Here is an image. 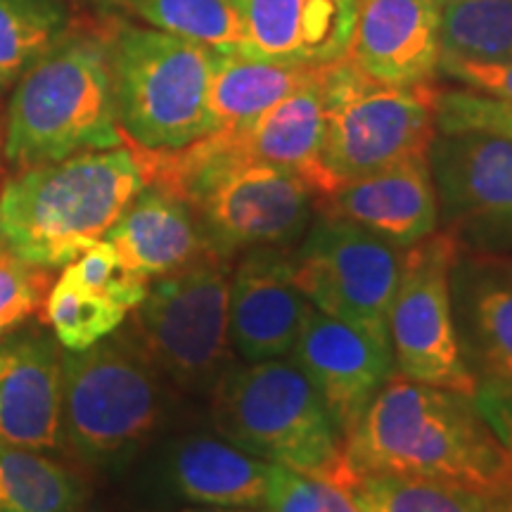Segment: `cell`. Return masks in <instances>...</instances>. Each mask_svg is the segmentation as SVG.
<instances>
[{
    "label": "cell",
    "mask_w": 512,
    "mask_h": 512,
    "mask_svg": "<svg viewBox=\"0 0 512 512\" xmlns=\"http://www.w3.org/2000/svg\"><path fill=\"white\" fill-rule=\"evenodd\" d=\"M347 475H408L512 498V467L472 394L392 375L342 439Z\"/></svg>",
    "instance_id": "obj_1"
},
{
    "label": "cell",
    "mask_w": 512,
    "mask_h": 512,
    "mask_svg": "<svg viewBox=\"0 0 512 512\" xmlns=\"http://www.w3.org/2000/svg\"><path fill=\"white\" fill-rule=\"evenodd\" d=\"M136 150L145 181L188 202L221 259L290 247L309 228L316 192L297 171L228 157L211 133L181 150Z\"/></svg>",
    "instance_id": "obj_2"
},
{
    "label": "cell",
    "mask_w": 512,
    "mask_h": 512,
    "mask_svg": "<svg viewBox=\"0 0 512 512\" xmlns=\"http://www.w3.org/2000/svg\"><path fill=\"white\" fill-rule=\"evenodd\" d=\"M147 185L133 145L31 166L0 185V249L64 268L98 245Z\"/></svg>",
    "instance_id": "obj_3"
},
{
    "label": "cell",
    "mask_w": 512,
    "mask_h": 512,
    "mask_svg": "<svg viewBox=\"0 0 512 512\" xmlns=\"http://www.w3.org/2000/svg\"><path fill=\"white\" fill-rule=\"evenodd\" d=\"M119 145L126 138L107 46L93 36L67 34L15 83L3 126V159L22 171Z\"/></svg>",
    "instance_id": "obj_4"
},
{
    "label": "cell",
    "mask_w": 512,
    "mask_h": 512,
    "mask_svg": "<svg viewBox=\"0 0 512 512\" xmlns=\"http://www.w3.org/2000/svg\"><path fill=\"white\" fill-rule=\"evenodd\" d=\"M209 394L219 437L266 463L342 486V437L294 361L233 363Z\"/></svg>",
    "instance_id": "obj_5"
},
{
    "label": "cell",
    "mask_w": 512,
    "mask_h": 512,
    "mask_svg": "<svg viewBox=\"0 0 512 512\" xmlns=\"http://www.w3.org/2000/svg\"><path fill=\"white\" fill-rule=\"evenodd\" d=\"M131 325L62 358L64 444L93 467H119L164 415V382Z\"/></svg>",
    "instance_id": "obj_6"
},
{
    "label": "cell",
    "mask_w": 512,
    "mask_h": 512,
    "mask_svg": "<svg viewBox=\"0 0 512 512\" xmlns=\"http://www.w3.org/2000/svg\"><path fill=\"white\" fill-rule=\"evenodd\" d=\"M107 55L126 143L166 152L209 136L214 50L152 27H121Z\"/></svg>",
    "instance_id": "obj_7"
},
{
    "label": "cell",
    "mask_w": 512,
    "mask_h": 512,
    "mask_svg": "<svg viewBox=\"0 0 512 512\" xmlns=\"http://www.w3.org/2000/svg\"><path fill=\"white\" fill-rule=\"evenodd\" d=\"M325 133L320 169L328 195L401 159L427 155L437 136V88H394L370 79L354 62L323 67ZM318 202V200H316Z\"/></svg>",
    "instance_id": "obj_8"
},
{
    "label": "cell",
    "mask_w": 512,
    "mask_h": 512,
    "mask_svg": "<svg viewBox=\"0 0 512 512\" xmlns=\"http://www.w3.org/2000/svg\"><path fill=\"white\" fill-rule=\"evenodd\" d=\"M230 261L207 256L183 271L150 280L133 309L136 332L159 373L188 392H211L233 366L228 294Z\"/></svg>",
    "instance_id": "obj_9"
},
{
    "label": "cell",
    "mask_w": 512,
    "mask_h": 512,
    "mask_svg": "<svg viewBox=\"0 0 512 512\" xmlns=\"http://www.w3.org/2000/svg\"><path fill=\"white\" fill-rule=\"evenodd\" d=\"M403 252L356 223L320 216L292 249L294 283L313 309L342 320L384 349Z\"/></svg>",
    "instance_id": "obj_10"
},
{
    "label": "cell",
    "mask_w": 512,
    "mask_h": 512,
    "mask_svg": "<svg viewBox=\"0 0 512 512\" xmlns=\"http://www.w3.org/2000/svg\"><path fill=\"white\" fill-rule=\"evenodd\" d=\"M458 256L460 240L451 230H437L403 249L401 278L389 311V344L396 375L475 394L477 380L460 351L453 316L451 275Z\"/></svg>",
    "instance_id": "obj_11"
},
{
    "label": "cell",
    "mask_w": 512,
    "mask_h": 512,
    "mask_svg": "<svg viewBox=\"0 0 512 512\" xmlns=\"http://www.w3.org/2000/svg\"><path fill=\"white\" fill-rule=\"evenodd\" d=\"M290 354L342 439L394 375L392 349L313 306L306 311Z\"/></svg>",
    "instance_id": "obj_12"
},
{
    "label": "cell",
    "mask_w": 512,
    "mask_h": 512,
    "mask_svg": "<svg viewBox=\"0 0 512 512\" xmlns=\"http://www.w3.org/2000/svg\"><path fill=\"white\" fill-rule=\"evenodd\" d=\"M439 219L512 238V140L482 131L437 133L427 152Z\"/></svg>",
    "instance_id": "obj_13"
},
{
    "label": "cell",
    "mask_w": 512,
    "mask_h": 512,
    "mask_svg": "<svg viewBox=\"0 0 512 512\" xmlns=\"http://www.w3.org/2000/svg\"><path fill=\"white\" fill-rule=\"evenodd\" d=\"M311 302L292 273L290 247H256L230 268V342L245 363L283 358L297 342Z\"/></svg>",
    "instance_id": "obj_14"
},
{
    "label": "cell",
    "mask_w": 512,
    "mask_h": 512,
    "mask_svg": "<svg viewBox=\"0 0 512 512\" xmlns=\"http://www.w3.org/2000/svg\"><path fill=\"white\" fill-rule=\"evenodd\" d=\"M62 358L53 332L41 328L0 339V441L31 451L64 444Z\"/></svg>",
    "instance_id": "obj_15"
},
{
    "label": "cell",
    "mask_w": 512,
    "mask_h": 512,
    "mask_svg": "<svg viewBox=\"0 0 512 512\" xmlns=\"http://www.w3.org/2000/svg\"><path fill=\"white\" fill-rule=\"evenodd\" d=\"M441 55V0H358L349 60L370 79L430 86Z\"/></svg>",
    "instance_id": "obj_16"
},
{
    "label": "cell",
    "mask_w": 512,
    "mask_h": 512,
    "mask_svg": "<svg viewBox=\"0 0 512 512\" xmlns=\"http://www.w3.org/2000/svg\"><path fill=\"white\" fill-rule=\"evenodd\" d=\"M318 204L325 216L356 223L401 252L439 228V200L427 155L337 185Z\"/></svg>",
    "instance_id": "obj_17"
},
{
    "label": "cell",
    "mask_w": 512,
    "mask_h": 512,
    "mask_svg": "<svg viewBox=\"0 0 512 512\" xmlns=\"http://www.w3.org/2000/svg\"><path fill=\"white\" fill-rule=\"evenodd\" d=\"M245 24L242 55L299 69L349 57L358 0H238Z\"/></svg>",
    "instance_id": "obj_18"
},
{
    "label": "cell",
    "mask_w": 512,
    "mask_h": 512,
    "mask_svg": "<svg viewBox=\"0 0 512 512\" xmlns=\"http://www.w3.org/2000/svg\"><path fill=\"white\" fill-rule=\"evenodd\" d=\"M278 467L249 456L223 437L188 434L164 448L157 477L183 503L266 510Z\"/></svg>",
    "instance_id": "obj_19"
},
{
    "label": "cell",
    "mask_w": 512,
    "mask_h": 512,
    "mask_svg": "<svg viewBox=\"0 0 512 512\" xmlns=\"http://www.w3.org/2000/svg\"><path fill=\"white\" fill-rule=\"evenodd\" d=\"M325 133L323 67L264 114L238 128H221L211 136L228 157L242 162H264L297 171L316 192L328 195V181L320 169V147Z\"/></svg>",
    "instance_id": "obj_20"
},
{
    "label": "cell",
    "mask_w": 512,
    "mask_h": 512,
    "mask_svg": "<svg viewBox=\"0 0 512 512\" xmlns=\"http://www.w3.org/2000/svg\"><path fill=\"white\" fill-rule=\"evenodd\" d=\"M460 351L477 384L512 392V275L498 256L456 261L451 275Z\"/></svg>",
    "instance_id": "obj_21"
},
{
    "label": "cell",
    "mask_w": 512,
    "mask_h": 512,
    "mask_svg": "<svg viewBox=\"0 0 512 512\" xmlns=\"http://www.w3.org/2000/svg\"><path fill=\"white\" fill-rule=\"evenodd\" d=\"M105 240L128 268L147 280L183 271L207 256H219L188 202L150 183L133 197Z\"/></svg>",
    "instance_id": "obj_22"
},
{
    "label": "cell",
    "mask_w": 512,
    "mask_h": 512,
    "mask_svg": "<svg viewBox=\"0 0 512 512\" xmlns=\"http://www.w3.org/2000/svg\"><path fill=\"white\" fill-rule=\"evenodd\" d=\"M311 74L313 69L285 67L242 53H214L207 95L211 133L256 119Z\"/></svg>",
    "instance_id": "obj_23"
},
{
    "label": "cell",
    "mask_w": 512,
    "mask_h": 512,
    "mask_svg": "<svg viewBox=\"0 0 512 512\" xmlns=\"http://www.w3.org/2000/svg\"><path fill=\"white\" fill-rule=\"evenodd\" d=\"M342 489L361 512H512V498L408 475H347Z\"/></svg>",
    "instance_id": "obj_24"
},
{
    "label": "cell",
    "mask_w": 512,
    "mask_h": 512,
    "mask_svg": "<svg viewBox=\"0 0 512 512\" xmlns=\"http://www.w3.org/2000/svg\"><path fill=\"white\" fill-rule=\"evenodd\" d=\"M86 491L43 451L0 441V512H81Z\"/></svg>",
    "instance_id": "obj_25"
},
{
    "label": "cell",
    "mask_w": 512,
    "mask_h": 512,
    "mask_svg": "<svg viewBox=\"0 0 512 512\" xmlns=\"http://www.w3.org/2000/svg\"><path fill=\"white\" fill-rule=\"evenodd\" d=\"M152 29L200 43L214 53H242L245 24L238 0H119Z\"/></svg>",
    "instance_id": "obj_26"
},
{
    "label": "cell",
    "mask_w": 512,
    "mask_h": 512,
    "mask_svg": "<svg viewBox=\"0 0 512 512\" xmlns=\"http://www.w3.org/2000/svg\"><path fill=\"white\" fill-rule=\"evenodd\" d=\"M67 34L64 0H0V86L17 83Z\"/></svg>",
    "instance_id": "obj_27"
},
{
    "label": "cell",
    "mask_w": 512,
    "mask_h": 512,
    "mask_svg": "<svg viewBox=\"0 0 512 512\" xmlns=\"http://www.w3.org/2000/svg\"><path fill=\"white\" fill-rule=\"evenodd\" d=\"M444 57L512 62V0H441Z\"/></svg>",
    "instance_id": "obj_28"
},
{
    "label": "cell",
    "mask_w": 512,
    "mask_h": 512,
    "mask_svg": "<svg viewBox=\"0 0 512 512\" xmlns=\"http://www.w3.org/2000/svg\"><path fill=\"white\" fill-rule=\"evenodd\" d=\"M128 309L81 290L60 275L46 297V320L64 351H83L102 342L126 323Z\"/></svg>",
    "instance_id": "obj_29"
},
{
    "label": "cell",
    "mask_w": 512,
    "mask_h": 512,
    "mask_svg": "<svg viewBox=\"0 0 512 512\" xmlns=\"http://www.w3.org/2000/svg\"><path fill=\"white\" fill-rule=\"evenodd\" d=\"M62 278L79 285L81 290L110 299L128 311L140 306L150 290V280L128 268L107 240L88 247L72 264L64 266Z\"/></svg>",
    "instance_id": "obj_30"
},
{
    "label": "cell",
    "mask_w": 512,
    "mask_h": 512,
    "mask_svg": "<svg viewBox=\"0 0 512 512\" xmlns=\"http://www.w3.org/2000/svg\"><path fill=\"white\" fill-rule=\"evenodd\" d=\"M50 292L48 268L27 264L0 249V339L38 311Z\"/></svg>",
    "instance_id": "obj_31"
},
{
    "label": "cell",
    "mask_w": 512,
    "mask_h": 512,
    "mask_svg": "<svg viewBox=\"0 0 512 512\" xmlns=\"http://www.w3.org/2000/svg\"><path fill=\"white\" fill-rule=\"evenodd\" d=\"M437 133L482 131L512 140V102L491 98V95L456 88H437Z\"/></svg>",
    "instance_id": "obj_32"
},
{
    "label": "cell",
    "mask_w": 512,
    "mask_h": 512,
    "mask_svg": "<svg viewBox=\"0 0 512 512\" xmlns=\"http://www.w3.org/2000/svg\"><path fill=\"white\" fill-rule=\"evenodd\" d=\"M266 512H361L342 486L278 467Z\"/></svg>",
    "instance_id": "obj_33"
},
{
    "label": "cell",
    "mask_w": 512,
    "mask_h": 512,
    "mask_svg": "<svg viewBox=\"0 0 512 512\" xmlns=\"http://www.w3.org/2000/svg\"><path fill=\"white\" fill-rule=\"evenodd\" d=\"M439 74L463 83L470 91L512 102V62H477L441 55Z\"/></svg>",
    "instance_id": "obj_34"
},
{
    "label": "cell",
    "mask_w": 512,
    "mask_h": 512,
    "mask_svg": "<svg viewBox=\"0 0 512 512\" xmlns=\"http://www.w3.org/2000/svg\"><path fill=\"white\" fill-rule=\"evenodd\" d=\"M472 399H475L486 425L496 434L498 444L503 446L512 467V392L496 387V384L479 382Z\"/></svg>",
    "instance_id": "obj_35"
},
{
    "label": "cell",
    "mask_w": 512,
    "mask_h": 512,
    "mask_svg": "<svg viewBox=\"0 0 512 512\" xmlns=\"http://www.w3.org/2000/svg\"><path fill=\"white\" fill-rule=\"evenodd\" d=\"M171 512H266V510H249V508H207V505H190V508L171 510Z\"/></svg>",
    "instance_id": "obj_36"
},
{
    "label": "cell",
    "mask_w": 512,
    "mask_h": 512,
    "mask_svg": "<svg viewBox=\"0 0 512 512\" xmlns=\"http://www.w3.org/2000/svg\"><path fill=\"white\" fill-rule=\"evenodd\" d=\"M498 261H501V264H503V268H505V271H508V273L512 275V256H508V259H501V256H498Z\"/></svg>",
    "instance_id": "obj_37"
},
{
    "label": "cell",
    "mask_w": 512,
    "mask_h": 512,
    "mask_svg": "<svg viewBox=\"0 0 512 512\" xmlns=\"http://www.w3.org/2000/svg\"><path fill=\"white\" fill-rule=\"evenodd\" d=\"M0 171H3V133H0Z\"/></svg>",
    "instance_id": "obj_38"
},
{
    "label": "cell",
    "mask_w": 512,
    "mask_h": 512,
    "mask_svg": "<svg viewBox=\"0 0 512 512\" xmlns=\"http://www.w3.org/2000/svg\"><path fill=\"white\" fill-rule=\"evenodd\" d=\"M0 91H5V88H3V86H0Z\"/></svg>",
    "instance_id": "obj_39"
}]
</instances>
